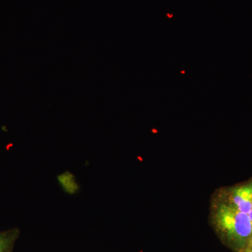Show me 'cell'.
I'll return each mask as SVG.
<instances>
[{
    "label": "cell",
    "instance_id": "cell-1",
    "mask_svg": "<svg viewBox=\"0 0 252 252\" xmlns=\"http://www.w3.org/2000/svg\"><path fill=\"white\" fill-rule=\"evenodd\" d=\"M211 220L219 235L238 252L252 238V225L248 214L239 210L223 197L212 203Z\"/></svg>",
    "mask_w": 252,
    "mask_h": 252
},
{
    "label": "cell",
    "instance_id": "cell-2",
    "mask_svg": "<svg viewBox=\"0 0 252 252\" xmlns=\"http://www.w3.org/2000/svg\"><path fill=\"white\" fill-rule=\"evenodd\" d=\"M223 198L248 215L252 209V181L230 189Z\"/></svg>",
    "mask_w": 252,
    "mask_h": 252
},
{
    "label": "cell",
    "instance_id": "cell-3",
    "mask_svg": "<svg viewBox=\"0 0 252 252\" xmlns=\"http://www.w3.org/2000/svg\"><path fill=\"white\" fill-rule=\"evenodd\" d=\"M15 235L12 232L0 233V252H9Z\"/></svg>",
    "mask_w": 252,
    "mask_h": 252
},
{
    "label": "cell",
    "instance_id": "cell-4",
    "mask_svg": "<svg viewBox=\"0 0 252 252\" xmlns=\"http://www.w3.org/2000/svg\"><path fill=\"white\" fill-rule=\"evenodd\" d=\"M240 252H252V238Z\"/></svg>",
    "mask_w": 252,
    "mask_h": 252
},
{
    "label": "cell",
    "instance_id": "cell-5",
    "mask_svg": "<svg viewBox=\"0 0 252 252\" xmlns=\"http://www.w3.org/2000/svg\"><path fill=\"white\" fill-rule=\"evenodd\" d=\"M249 217H250V220H251V223L252 225V209L251 211H250V213L248 214Z\"/></svg>",
    "mask_w": 252,
    "mask_h": 252
}]
</instances>
